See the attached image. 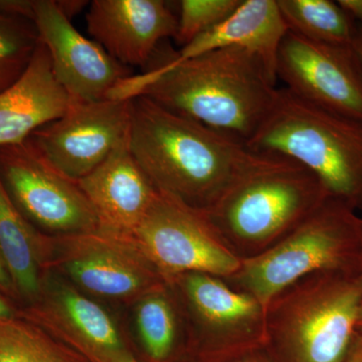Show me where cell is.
<instances>
[{"label": "cell", "mask_w": 362, "mask_h": 362, "mask_svg": "<svg viewBox=\"0 0 362 362\" xmlns=\"http://www.w3.org/2000/svg\"><path fill=\"white\" fill-rule=\"evenodd\" d=\"M175 52L159 45L144 73L124 80L111 99L146 97L178 115L249 141L275 101L277 80L258 59L235 47L185 61H177Z\"/></svg>", "instance_id": "obj_1"}, {"label": "cell", "mask_w": 362, "mask_h": 362, "mask_svg": "<svg viewBox=\"0 0 362 362\" xmlns=\"http://www.w3.org/2000/svg\"><path fill=\"white\" fill-rule=\"evenodd\" d=\"M128 145L159 194L195 211L211 209L240 178L279 156L258 153L235 136L133 98Z\"/></svg>", "instance_id": "obj_2"}, {"label": "cell", "mask_w": 362, "mask_h": 362, "mask_svg": "<svg viewBox=\"0 0 362 362\" xmlns=\"http://www.w3.org/2000/svg\"><path fill=\"white\" fill-rule=\"evenodd\" d=\"M362 306V268L315 272L265 308V349L276 362H344Z\"/></svg>", "instance_id": "obj_3"}, {"label": "cell", "mask_w": 362, "mask_h": 362, "mask_svg": "<svg viewBox=\"0 0 362 362\" xmlns=\"http://www.w3.org/2000/svg\"><path fill=\"white\" fill-rule=\"evenodd\" d=\"M310 171L328 195L362 213V121L319 108L285 88L261 127L246 142Z\"/></svg>", "instance_id": "obj_4"}, {"label": "cell", "mask_w": 362, "mask_h": 362, "mask_svg": "<svg viewBox=\"0 0 362 362\" xmlns=\"http://www.w3.org/2000/svg\"><path fill=\"white\" fill-rule=\"evenodd\" d=\"M328 197L310 171L278 157L240 178L204 214L230 252L246 261L277 245Z\"/></svg>", "instance_id": "obj_5"}, {"label": "cell", "mask_w": 362, "mask_h": 362, "mask_svg": "<svg viewBox=\"0 0 362 362\" xmlns=\"http://www.w3.org/2000/svg\"><path fill=\"white\" fill-rule=\"evenodd\" d=\"M362 268L361 218L328 197L313 214L259 257L223 279L266 308L279 292L315 272Z\"/></svg>", "instance_id": "obj_6"}, {"label": "cell", "mask_w": 362, "mask_h": 362, "mask_svg": "<svg viewBox=\"0 0 362 362\" xmlns=\"http://www.w3.org/2000/svg\"><path fill=\"white\" fill-rule=\"evenodd\" d=\"M168 283L187 324L188 361L226 362L265 347V308L256 298L209 274H181Z\"/></svg>", "instance_id": "obj_7"}, {"label": "cell", "mask_w": 362, "mask_h": 362, "mask_svg": "<svg viewBox=\"0 0 362 362\" xmlns=\"http://www.w3.org/2000/svg\"><path fill=\"white\" fill-rule=\"evenodd\" d=\"M51 267L86 294L120 302L136 303L168 283L132 237L102 228L52 237Z\"/></svg>", "instance_id": "obj_8"}, {"label": "cell", "mask_w": 362, "mask_h": 362, "mask_svg": "<svg viewBox=\"0 0 362 362\" xmlns=\"http://www.w3.org/2000/svg\"><path fill=\"white\" fill-rule=\"evenodd\" d=\"M0 180L14 206L45 235L63 237L101 228L78 181L57 170L28 140L0 147Z\"/></svg>", "instance_id": "obj_9"}, {"label": "cell", "mask_w": 362, "mask_h": 362, "mask_svg": "<svg viewBox=\"0 0 362 362\" xmlns=\"http://www.w3.org/2000/svg\"><path fill=\"white\" fill-rule=\"evenodd\" d=\"M132 238L166 282L185 273L226 279L242 264L204 213L162 194L157 195Z\"/></svg>", "instance_id": "obj_10"}, {"label": "cell", "mask_w": 362, "mask_h": 362, "mask_svg": "<svg viewBox=\"0 0 362 362\" xmlns=\"http://www.w3.org/2000/svg\"><path fill=\"white\" fill-rule=\"evenodd\" d=\"M132 99L71 101L57 120L28 141L57 170L78 181L92 173L129 134Z\"/></svg>", "instance_id": "obj_11"}, {"label": "cell", "mask_w": 362, "mask_h": 362, "mask_svg": "<svg viewBox=\"0 0 362 362\" xmlns=\"http://www.w3.org/2000/svg\"><path fill=\"white\" fill-rule=\"evenodd\" d=\"M276 74L285 89L307 103L362 121V73L350 47L288 32L278 52Z\"/></svg>", "instance_id": "obj_12"}, {"label": "cell", "mask_w": 362, "mask_h": 362, "mask_svg": "<svg viewBox=\"0 0 362 362\" xmlns=\"http://www.w3.org/2000/svg\"><path fill=\"white\" fill-rule=\"evenodd\" d=\"M32 21L49 52L54 77L71 101L109 99L124 80L133 76L130 68L78 32L59 8L58 0H33Z\"/></svg>", "instance_id": "obj_13"}, {"label": "cell", "mask_w": 362, "mask_h": 362, "mask_svg": "<svg viewBox=\"0 0 362 362\" xmlns=\"http://www.w3.org/2000/svg\"><path fill=\"white\" fill-rule=\"evenodd\" d=\"M75 347L90 362H108L128 354L110 314L76 286L45 275L42 292L18 314Z\"/></svg>", "instance_id": "obj_14"}, {"label": "cell", "mask_w": 362, "mask_h": 362, "mask_svg": "<svg viewBox=\"0 0 362 362\" xmlns=\"http://www.w3.org/2000/svg\"><path fill=\"white\" fill-rule=\"evenodd\" d=\"M88 32L112 58L146 68L162 40L175 39L178 18L163 0H93Z\"/></svg>", "instance_id": "obj_15"}, {"label": "cell", "mask_w": 362, "mask_h": 362, "mask_svg": "<svg viewBox=\"0 0 362 362\" xmlns=\"http://www.w3.org/2000/svg\"><path fill=\"white\" fill-rule=\"evenodd\" d=\"M78 185L101 228L125 237H133L159 194L131 153L128 137Z\"/></svg>", "instance_id": "obj_16"}, {"label": "cell", "mask_w": 362, "mask_h": 362, "mask_svg": "<svg viewBox=\"0 0 362 362\" xmlns=\"http://www.w3.org/2000/svg\"><path fill=\"white\" fill-rule=\"evenodd\" d=\"M71 102L40 40L25 74L0 93V147L26 141L35 131L63 116Z\"/></svg>", "instance_id": "obj_17"}, {"label": "cell", "mask_w": 362, "mask_h": 362, "mask_svg": "<svg viewBox=\"0 0 362 362\" xmlns=\"http://www.w3.org/2000/svg\"><path fill=\"white\" fill-rule=\"evenodd\" d=\"M289 32L277 0H240L230 16L175 51L185 61L216 49L235 47L259 59L276 80L278 52Z\"/></svg>", "instance_id": "obj_18"}, {"label": "cell", "mask_w": 362, "mask_h": 362, "mask_svg": "<svg viewBox=\"0 0 362 362\" xmlns=\"http://www.w3.org/2000/svg\"><path fill=\"white\" fill-rule=\"evenodd\" d=\"M0 252L16 296L32 304L51 267L52 237L40 232L14 206L0 180Z\"/></svg>", "instance_id": "obj_19"}, {"label": "cell", "mask_w": 362, "mask_h": 362, "mask_svg": "<svg viewBox=\"0 0 362 362\" xmlns=\"http://www.w3.org/2000/svg\"><path fill=\"white\" fill-rule=\"evenodd\" d=\"M138 338L153 362H175L182 350L188 354L187 324L168 283L136 302Z\"/></svg>", "instance_id": "obj_20"}, {"label": "cell", "mask_w": 362, "mask_h": 362, "mask_svg": "<svg viewBox=\"0 0 362 362\" xmlns=\"http://www.w3.org/2000/svg\"><path fill=\"white\" fill-rule=\"evenodd\" d=\"M289 32L322 44L350 47L356 23L332 0H277Z\"/></svg>", "instance_id": "obj_21"}, {"label": "cell", "mask_w": 362, "mask_h": 362, "mask_svg": "<svg viewBox=\"0 0 362 362\" xmlns=\"http://www.w3.org/2000/svg\"><path fill=\"white\" fill-rule=\"evenodd\" d=\"M0 362H83L23 317L0 320Z\"/></svg>", "instance_id": "obj_22"}, {"label": "cell", "mask_w": 362, "mask_h": 362, "mask_svg": "<svg viewBox=\"0 0 362 362\" xmlns=\"http://www.w3.org/2000/svg\"><path fill=\"white\" fill-rule=\"evenodd\" d=\"M40 40L32 21L0 14V93L25 74Z\"/></svg>", "instance_id": "obj_23"}, {"label": "cell", "mask_w": 362, "mask_h": 362, "mask_svg": "<svg viewBox=\"0 0 362 362\" xmlns=\"http://www.w3.org/2000/svg\"><path fill=\"white\" fill-rule=\"evenodd\" d=\"M240 0H182L180 2L175 42L185 47L221 23Z\"/></svg>", "instance_id": "obj_24"}, {"label": "cell", "mask_w": 362, "mask_h": 362, "mask_svg": "<svg viewBox=\"0 0 362 362\" xmlns=\"http://www.w3.org/2000/svg\"><path fill=\"white\" fill-rule=\"evenodd\" d=\"M0 295L8 298H18L16 290H14L13 281L2 259L1 252H0Z\"/></svg>", "instance_id": "obj_25"}, {"label": "cell", "mask_w": 362, "mask_h": 362, "mask_svg": "<svg viewBox=\"0 0 362 362\" xmlns=\"http://www.w3.org/2000/svg\"><path fill=\"white\" fill-rule=\"evenodd\" d=\"M337 2L352 20L362 25V0H338Z\"/></svg>", "instance_id": "obj_26"}, {"label": "cell", "mask_w": 362, "mask_h": 362, "mask_svg": "<svg viewBox=\"0 0 362 362\" xmlns=\"http://www.w3.org/2000/svg\"><path fill=\"white\" fill-rule=\"evenodd\" d=\"M192 362V361H187ZM226 362H276L272 358L270 354L267 352L265 347L264 349L255 350V351L250 352V354H245V356L238 357V358L233 359V361Z\"/></svg>", "instance_id": "obj_27"}, {"label": "cell", "mask_w": 362, "mask_h": 362, "mask_svg": "<svg viewBox=\"0 0 362 362\" xmlns=\"http://www.w3.org/2000/svg\"><path fill=\"white\" fill-rule=\"evenodd\" d=\"M350 49L362 73V25L359 23H356V33L350 44Z\"/></svg>", "instance_id": "obj_28"}, {"label": "cell", "mask_w": 362, "mask_h": 362, "mask_svg": "<svg viewBox=\"0 0 362 362\" xmlns=\"http://www.w3.org/2000/svg\"><path fill=\"white\" fill-rule=\"evenodd\" d=\"M344 362H362V332L357 331L356 338Z\"/></svg>", "instance_id": "obj_29"}, {"label": "cell", "mask_w": 362, "mask_h": 362, "mask_svg": "<svg viewBox=\"0 0 362 362\" xmlns=\"http://www.w3.org/2000/svg\"><path fill=\"white\" fill-rule=\"evenodd\" d=\"M18 315V312L14 310L11 302L6 297L0 295V320L13 318Z\"/></svg>", "instance_id": "obj_30"}, {"label": "cell", "mask_w": 362, "mask_h": 362, "mask_svg": "<svg viewBox=\"0 0 362 362\" xmlns=\"http://www.w3.org/2000/svg\"><path fill=\"white\" fill-rule=\"evenodd\" d=\"M108 362H141L136 359L134 356H132L131 352H128V354H124V356L118 357V358L114 359V361H108Z\"/></svg>", "instance_id": "obj_31"}, {"label": "cell", "mask_w": 362, "mask_h": 362, "mask_svg": "<svg viewBox=\"0 0 362 362\" xmlns=\"http://www.w3.org/2000/svg\"><path fill=\"white\" fill-rule=\"evenodd\" d=\"M357 330L361 331V332H362V306L361 308V311H359L358 321H357Z\"/></svg>", "instance_id": "obj_32"}, {"label": "cell", "mask_w": 362, "mask_h": 362, "mask_svg": "<svg viewBox=\"0 0 362 362\" xmlns=\"http://www.w3.org/2000/svg\"><path fill=\"white\" fill-rule=\"evenodd\" d=\"M361 238H362V218H361Z\"/></svg>", "instance_id": "obj_33"}]
</instances>
